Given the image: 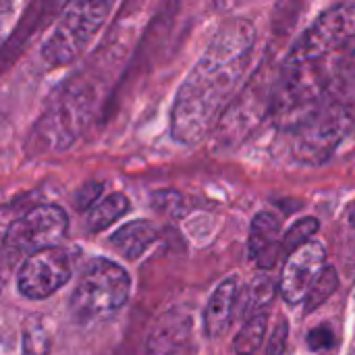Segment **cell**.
<instances>
[{
  "instance_id": "obj_1",
  "label": "cell",
  "mask_w": 355,
  "mask_h": 355,
  "mask_svg": "<svg viewBox=\"0 0 355 355\" xmlns=\"http://www.w3.org/2000/svg\"><path fill=\"white\" fill-rule=\"evenodd\" d=\"M355 44V6L324 10L291 46L270 96V119L293 131L327 102Z\"/></svg>"
},
{
  "instance_id": "obj_2",
  "label": "cell",
  "mask_w": 355,
  "mask_h": 355,
  "mask_svg": "<svg viewBox=\"0 0 355 355\" xmlns=\"http://www.w3.org/2000/svg\"><path fill=\"white\" fill-rule=\"evenodd\" d=\"M256 27L243 17L225 21L179 85L171 112V133L181 144H198L216 121L250 73Z\"/></svg>"
},
{
  "instance_id": "obj_3",
  "label": "cell",
  "mask_w": 355,
  "mask_h": 355,
  "mask_svg": "<svg viewBox=\"0 0 355 355\" xmlns=\"http://www.w3.org/2000/svg\"><path fill=\"white\" fill-rule=\"evenodd\" d=\"M116 0H71L54 29L42 44V58L50 67L75 62L110 17Z\"/></svg>"
},
{
  "instance_id": "obj_4",
  "label": "cell",
  "mask_w": 355,
  "mask_h": 355,
  "mask_svg": "<svg viewBox=\"0 0 355 355\" xmlns=\"http://www.w3.org/2000/svg\"><path fill=\"white\" fill-rule=\"evenodd\" d=\"M131 293V279L127 270L110 260H94L81 275L69 308L79 324H92L119 312Z\"/></svg>"
},
{
  "instance_id": "obj_5",
  "label": "cell",
  "mask_w": 355,
  "mask_h": 355,
  "mask_svg": "<svg viewBox=\"0 0 355 355\" xmlns=\"http://www.w3.org/2000/svg\"><path fill=\"white\" fill-rule=\"evenodd\" d=\"M69 231V218L60 206L44 204L10 223L4 235V256L8 262H25L31 254L56 248Z\"/></svg>"
},
{
  "instance_id": "obj_6",
  "label": "cell",
  "mask_w": 355,
  "mask_h": 355,
  "mask_svg": "<svg viewBox=\"0 0 355 355\" xmlns=\"http://www.w3.org/2000/svg\"><path fill=\"white\" fill-rule=\"evenodd\" d=\"M352 116L341 104L327 102L316 114L293 129V154L304 164H322L349 131Z\"/></svg>"
},
{
  "instance_id": "obj_7",
  "label": "cell",
  "mask_w": 355,
  "mask_h": 355,
  "mask_svg": "<svg viewBox=\"0 0 355 355\" xmlns=\"http://www.w3.org/2000/svg\"><path fill=\"white\" fill-rule=\"evenodd\" d=\"M73 275L71 256L64 248H46L21 262L17 287L27 300H46L69 283Z\"/></svg>"
},
{
  "instance_id": "obj_8",
  "label": "cell",
  "mask_w": 355,
  "mask_h": 355,
  "mask_svg": "<svg viewBox=\"0 0 355 355\" xmlns=\"http://www.w3.org/2000/svg\"><path fill=\"white\" fill-rule=\"evenodd\" d=\"M327 268V250L320 241H308L287 256L279 281V293L287 304L308 300L314 283Z\"/></svg>"
},
{
  "instance_id": "obj_9",
  "label": "cell",
  "mask_w": 355,
  "mask_h": 355,
  "mask_svg": "<svg viewBox=\"0 0 355 355\" xmlns=\"http://www.w3.org/2000/svg\"><path fill=\"white\" fill-rule=\"evenodd\" d=\"M193 331V316L187 308L177 306L164 312L152 327L146 352L148 355H177L189 341Z\"/></svg>"
},
{
  "instance_id": "obj_10",
  "label": "cell",
  "mask_w": 355,
  "mask_h": 355,
  "mask_svg": "<svg viewBox=\"0 0 355 355\" xmlns=\"http://www.w3.org/2000/svg\"><path fill=\"white\" fill-rule=\"evenodd\" d=\"M248 254L262 270H268L279 262L283 254V235H281V220L277 214L264 210L254 216L250 225Z\"/></svg>"
},
{
  "instance_id": "obj_11",
  "label": "cell",
  "mask_w": 355,
  "mask_h": 355,
  "mask_svg": "<svg viewBox=\"0 0 355 355\" xmlns=\"http://www.w3.org/2000/svg\"><path fill=\"white\" fill-rule=\"evenodd\" d=\"M237 302H239V281L235 277L225 279L212 291L204 310V329L210 339H220L227 335L235 316Z\"/></svg>"
},
{
  "instance_id": "obj_12",
  "label": "cell",
  "mask_w": 355,
  "mask_h": 355,
  "mask_svg": "<svg viewBox=\"0 0 355 355\" xmlns=\"http://www.w3.org/2000/svg\"><path fill=\"white\" fill-rule=\"evenodd\" d=\"M158 239V229L150 220H131L123 225L116 233H112V248L127 260L141 258L148 248Z\"/></svg>"
},
{
  "instance_id": "obj_13",
  "label": "cell",
  "mask_w": 355,
  "mask_h": 355,
  "mask_svg": "<svg viewBox=\"0 0 355 355\" xmlns=\"http://www.w3.org/2000/svg\"><path fill=\"white\" fill-rule=\"evenodd\" d=\"M129 212V200L125 193H110L102 198L92 210H87L85 227L92 233H100L108 229L112 223H116L123 214Z\"/></svg>"
},
{
  "instance_id": "obj_14",
  "label": "cell",
  "mask_w": 355,
  "mask_h": 355,
  "mask_svg": "<svg viewBox=\"0 0 355 355\" xmlns=\"http://www.w3.org/2000/svg\"><path fill=\"white\" fill-rule=\"evenodd\" d=\"M71 0H35L31 10L25 15L23 25L19 27V31H15V42L21 37H27L31 33H35L37 29H42L44 25H48L52 19L60 17L62 10L69 6Z\"/></svg>"
},
{
  "instance_id": "obj_15",
  "label": "cell",
  "mask_w": 355,
  "mask_h": 355,
  "mask_svg": "<svg viewBox=\"0 0 355 355\" xmlns=\"http://www.w3.org/2000/svg\"><path fill=\"white\" fill-rule=\"evenodd\" d=\"M279 291V287L275 285V281L268 275H260L256 277L248 291H245V302H243V318L250 320L256 314L266 312V308L270 306V302L275 300V293Z\"/></svg>"
},
{
  "instance_id": "obj_16",
  "label": "cell",
  "mask_w": 355,
  "mask_h": 355,
  "mask_svg": "<svg viewBox=\"0 0 355 355\" xmlns=\"http://www.w3.org/2000/svg\"><path fill=\"white\" fill-rule=\"evenodd\" d=\"M52 337L42 316H31L23 324V355H50Z\"/></svg>"
},
{
  "instance_id": "obj_17",
  "label": "cell",
  "mask_w": 355,
  "mask_h": 355,
  "mask_svg": "<svg viewBox=\"0 0 355 355\" xmlns=\"http://www.w3.org/2000/svg\"><path fill=\"white\" fill-rule=\"evenodd\" d=\"M266 322H268V314H256L250 320H245V324L241 327L239 335L235 337L233 349L237 355H252L262 347L264 335H266Z\"/></svg>"
},
{
  "instance_id": "obj_18",
  "label": "cell",
  "mask_w": 355,
  "mask_h": 355,
  "mask_svg": "<svg viewBox=\"0 0 355 355\" xmlns=\"http://www.w3.org/2000/svg\"><path fill=\"white\" fill-rule=\"evenodd\" d=\"M320 229V223L314 218V216H306V218H300L297 223H293L287 233L283 235V254H291L295 252L297 248H302L304 243H308Z\"/></svg>"
},
{
  "instance_id": "obj_19",
  "label": "cell",
  "mask_w": 355,
  "mask_h": 355,
  "mask_svg": "<svg viewBox=\"0 0 355 355\" xmlns=\"http://www.w3.org/2000/svg\"><path fill=\"white\" fill-rule=\"evenodd\" d=\"M337 287H339V275H337V270H335L333 266H327V268L322 270V275L318 277V281L314 283V287H312L308 300L304 302V304H306V312L310 314V312H314L316 308H320V306L337 291Z\"/></svg>"
},
{
  "instance_id": "obj_20",
  "label": "cell",
  "mask_w": 355,
  "mask_h": 355,
  "mask_svg": "<svg viewBox=\"0 0 355 355\" xmlns=\"http://www.w3.org/2000/svg\"><path fill=\"white\" fill-rule=\"evenodd\" d=\"M335 345H337V335L329 322H324V324H320L308 333V347L314 354H331Z\"/></svg>"
},
{
  "instance_id": "obj_21",
  "label": "cell",
  "mask_w": 355,
  "mask_h": 355,
  "mask_svg": "<svg viewBox=\"0 0 355 355\" xmlns=\"http://www.w3.org/2000/svg\"><path fill=\"white\" fill-rule=\"evenodd\" d=\"M102 189L104 185L98 183V181H92V183H85L83 187H79V191L75 193L73 198V204L79 212L83 210H92L98 202H100V196H102Z\"/></svg>"
},
{
  "instance_id": "obj_22",
  "label": "cell",
  "mask_w": 355,
  "mask_h": 355,
  "mask_svg": "<svg viewBox=\"0 0 355 355\" xmlns=\"http://www.w3.org/2000/svg\"><path fill=\"white\" fill-rule=\"evenodd\" d=\"M287 335H289V324L285 320H281L277 324V329L272 331V335L268 337L266 343V355H283L287 347Z\"/></svg>"
},
{
  "instance_id": "obj_23",
  "label": "cell",
  "mask_w": 355,
  "mask_h": 355,
  "mask_svg": "<svg viewBox=\"0 0 355 355\" xmlns=\"http://www.w3.org/2000/svg\"><path fill=\"white\" fill-rule=\"evenodd\" d=\"M349 220H352V225H354V227H355V210H354V212H352V216H349Z\"/></svg>"
}]
</instances>
